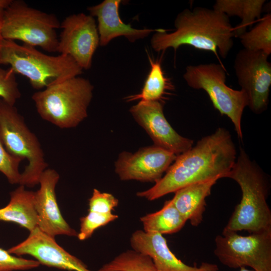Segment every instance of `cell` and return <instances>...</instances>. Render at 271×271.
<instances>
[{"instance_id": "obj_11", "label": "cell", "mask_w": 271, "mask_h": 271, "mask_svg": "<svg viewBox=\"0 0 271 271\" xmlns=\"http://www.w3.org/2000/svg\"><path fill=\"white\" fill-rule=\"evenodd\" d=\"M60 28L62 30L57 52L71 57L82 69H90L93 56L99 45L94 18L84 13L73 14L60 23Z\"/></svg>"}, {"instance_id": "obj_21", "label": "cell", "mask_w": 271, "mask_h": 271, "mask_svg": "<svg viewBox=\"0 0 271 271\" xmlns=\"http://www.w3.org/2000/svg\"><path fill=\"white\" fill-rule=\"evenodd\" d=\"M143 230L162 235L173 234L180 231L187 220L182 215L171 200L166 201L160 210L140 218Z\"/></svg>"}, {"instance_id": "obj_22", "label": "cell", "mask_w": 271, "mask_h": 271, "mask_svg": "<svg viewBox=\"0 0 271 271\" xmlns=\"http://www.w3.org/2000/svg\"><path fill=\"white\" fill-rule=\"evenodd\" d=\"M151 70L140 93L125 98L127 101H162L169 91L174 89L171 80L167 77L162 69L160 60H154L150 56Z\"/></svg>"}, {"instance_id": "obj_13", "label": "cell", "mask_w": 271, "mask_h": 271, "mask_svg": "<svg viewBox=\"0 0 271 271\" xmlns=\"http://www.w3.org/2000/svg\"><path fill=\"white\" fill-rule=\"evenodd\" d=\"M176 157L155 145L141 148L133 154L124 151L115 163V172L121 180L156 182Z\"/></svg>"}, {"instance_id": "obj_8", "label": "cell", "mask_w": 271, "mask_h": 271, "mask_svg": "<svg viewBox=\"0 0 271 271\" xmlns=\"http://www.w3.org/2000/svg\"><path fill=\"white\" fill-rule=\"evenodd\" d=\"M183 78L189 87L207 93L214 108L229 118L238 138L242 140L241 118L247 98L241 89L234 90L226 84L224 67L215 63L189 65Z\"/></svg>"}, {"instance_id": "obj_4", "label": "cell", "mask_w": 271, "mask_h": 271, "mask_svg": "<svg viewBox=\"0 0 271 271\" xmlns=\"http://www.w3.org/2000/svg\"><path fill=\"white\" fill-rule=\"evenodd\" d=\"M1 65H9L15 74L26 77L31 86L38 91L78 76L83 70L69 56L47 55L36 47L4 39L0 41Z\"/></svg>"}, {"instance_id": "obj_24", "label": "cell", "mask_w": 271, "mask_h": 271, "mask_svg": "<svg viewBox=\"0 0 271 271\" xmlns=\"http://www.w3.org/2000/svg\"><path fill=\"white\" fill-rule=\"evenodd\" d=\"M98 271H156L151 258L132 249L125 251Z\"/></svg>"}, {"instance_id": "obj_17", "label": "cell", "mask_w": 271, "mask_h": 271, "mask_svg": "<svg viewBox=\"0 0 271 271\" xmlns=\"http://www.w3.org/2000/svg\"><path fill=\"white\" fill-rule=\"evenodd\" d=\"M120 0H105L88 8L90 15L97 19L99 45L104 46L115 38L124 36L130 42L143 39L157 29H136L121 20L119 15Z\"/></svg>"}, {"instance_id": "obj_23", "label": "cell", "mask_w": 271, "mask_h": 271, "mask_svg": "<svg viewBox=\"0 0 271 271\" xmlns=\"http://www.w3.org/2000/svg\"><path fill=\"white\" fill-rule=\"evenodd\" d=\"M244 49L261 51L267 55L271 53V14L268 13L260 19L249 31L238 37Z\"/></svg>"}, {"instance_id": "obj_3", "label": "cell", "mask_w": 271, "mask_h": 271, "mask_svg": "<svg viewBox=\"0 0 271 271\" xmlns=\"http://www.w3.org/2000/svg\"><path fill=\"white\" fill-rule=\"evenodd\" d=\"M224 178L236 181L242 196L223 230H246L249 234L271 230V211L266 201L269 181L244 150L239 148L235 163Z\"/></svg>"}, {"instance_id": "obj_14", "label": "cell", "mask_w": 271, "mask_h": 271, "mask_svg": "<svg viewBox=\"0 0 271 271\" xmlns=\"http://www.w3.org/2000/svg\"><path fill=\"white\" fill-rule=\"evenodd\" d=\"M54 238L37 227L30 232L25 240L8 251L19 256L30 255L40 264L50 267L70 271H91L81 260L60 246Z\"/></svg>"}, {"instance_id": "obj_32", "label": "cell", "mask_w": 271, "mask_h": 271, "mask_svg": "<svg viewBox=\"0 0 271 271\" xmlns=\"http://www.w3.org/2000/svg\"><path fill=\"white\" fill-rule=\"evenodd\" d=\"M239 271H255V270H249V269H246L245 267H240Z\"/></svg>"}, {"instance_id": "obj_12", "label": "cell", "mask_w": 271, "mask_h": 271, "mask_svg": "<svg viewBox=\"0 0 271 271\" xmlns=\"http://www.w3.org/2000/svg\"><path fill=\"white\" fill-rule=\"evenodd\" d=\"M134 120L148 133L154 145L176 156L189 150L192 140L183 137L172 127L163 112L162 101H140L129 109Z\"/></svg>"}, {"instance_id": "obj_7", "label": "cell", "mask_w": 271, "mask_h": 271, "mask_svg": "<svg viewBox=\"0 0 271 271\" xmlns=\"http://www.w3.org/2000/svg\"><path fill=\"white\" fill-rule=\"evenodd\" d=\"M60 28L55 15L31 7L22 0H11L3 10L1 34L4 39L19 40L49 53L57 52L56 30Z\"/></svg>"}, {"instance_id": "obj_1", "label": "cell", "mask_w": 271, "mask_h": 271, "mask_svg": "<svg viewBox=\"0 0 271 271\" xmlns=\"http://www.w3.org/2000/svg\"><path fill=\"white\" fill-rule=\"evenodd\" d=\"M236 158L229 131L219 127L177 156L165 175L150 189L138 192L137 196L153 201L191 184L224 178Z\"/></svg>"}, {"instance_id": "obj_19", "label": "cell", "mask_w": 271, "mask_h": 271, "mask_svg": "<svg viewBox=\"0 0 271 271\" xmlns=\"http://www.w3.org/2000/svg\"><path fill=\"white\" fill-rule=\"evenodd\" d=\"M0 221L15 223L30 232L38 227V218L35 207V192L20 185L10 193V200L0 208Z\"/></svg>"}, {"instance_id": "obj_15", "label": "cell", "mask_w": 271, "mask_h": 271, "mask_svg": "<svg viewBox=\"0 0 271 271\" xmlns=\"http://www.w3.org/2000/svg\"><path fill=\"white\" fill-rule=\"evenodd\" d=\"M59 175L54 169L47 168L39 179L40 188L35 192V207L38 218V227L48 235L77 236L63 217L57 203L55 189Z\"/></svg>"}, {"instance_id": "obj_25", "label": "cell", "mask_w": 271, "mask_h": 271, "mask_svg": "<svg viewBox=\"0 0 271 271\" xmlns=\"http://www.w3.org/2000/svg\"><path fill=\"white\" fill-rule=\"evenodd\" d=\"M80 218V228L77 234L80 240H84L90 237L94 232L99 227L104 226L118 218V215L112 213L104 214L93 211Z\"/></svg>"}, {"instance_id": "obj_18", "label": "cell", "mask_w": 271, "mask_h": 271, "mask_svg": "<svg viewBox=\"0 0 271 271\" xmlns=\"http://www.w3.org/2000/svg\"><path fill=\"white\" fill-rule=\"evenodd\" d=\"M219 178L191 184L174 192L172 203L191 224L197 226L203 220L206 208V199L210 194L213 186Z\"/></svg>"}, {"instance_id": "obj_5", "label": "cell", "mask_w": 271, "mask_h": 271, "mask_svg": "<svg viewBox=\"0 0 271 271\" xmlns=\"http://www.w3.org/2000/svg\"><path fill=\"white\" fill-rule=\"evenodd\" d=\"M93 88L88 79L76 76L35 92L32 99L43 119L62 129L71 128L87 117Z\"/></svg>"}, {"instance_id": "obj_31", "label": "cell", "mask_w": 271, "mask_h": 271, "mask_svg": "<svg viewBox=\"0 0 271 271\" xmlns=\"http://www.w3.org/2000/svg\"><path fill=\"white\" fill-rule=\"evenodd\" d=\"M3 9L0 8V41L3 39L1 34V25H2V13Z\"/></svg>"}, {"instance_id": "obj_28", "label": "cell", "mask_w": 271, "mask_h": 271, "mask_svg": "<svg viewBox=\"0 0 271 271\" xmlns=\"http://www.w3.org/2000/svg\"><path fill=\"white\" fill-rule=\"evenodd\" d=\"M118 204V200L111 194L101 192L94 189L91 197L89 199L88 211L101 213H112V210Z\"/></svg>"}, {"instance_id": "obj_10", "label": "cell", "mask_w": 271, "mask_h": 271, "mask_svg": "<svg viewBox=\"0 0 271 271\" xmlns=\"http://www.w3.org/2000/svg\"><path fill=\"white\" fill-rule=\"evenodd\" d=\"M268 55L261 51L240 50L234 69L239 85L247 98V106L255 114L266 110L271 85V64Z\"/></svg>"}, {"instance_id": "obj_29", "label": "cell", "mask_w": 271, "mask_h": 271, "mask_svg": "<svg viewBox=\"0 0 271 271\" xmlns=\"http://www.w3.org/2000/svg\"><path fill=\"white\" fill-rule=\"evenodd\" d=\"M40 264L37 260L13 255L8 250L0 248V271L27 270L36 268Z\"/></svg>"}, {"instance_id": "obj_6", "label": "cell", "mask_w": 271, "mask_h": 271, "mask_svg": "<svg viewBox=\"0 0 271 271\" xmlns=\"http://www.w3.org/2000/svg\"><path fill=\"white\" fill-rule=\"evenodd\" d=\"M0 139L12 156L28 161L20 185L33 187L38 184L41 174L48 167L40 143L15 105L1 98Z\"/></svg>"}, {"instance_id": "obj_26", "label": "cell", "mask_w": 271, "mask_h": 271, "mask_svg": "<svg viewBox=\"0 0 271 271\" xmlns=\"http://www.w3.org/2000/svg\"><path fill=\"white\" fill-rule=\"evenodd\" d=\"M15 74L10 67L5 69L0 66V98L13 105L21 96Z\"/></svg>"}, {"instance_id": "obj_2", "label": "cell", "mask_w": 271, "mask_h": 271, "mask_svg": "<svg viewBox=\"0 0 271 271\" xmlns=\"http://www.w3.org/2000/svg\"><path fill=\"white\" fill-rule=\"evenodd\" d=\"M172 33L157 29L151 43L157 51L173 48L176 51L183 45L218 53L225 59L233 46L234 27L229 18L213 9L197 7L185 9L177 16Z\"/></svg>"}, {"instance_id": "obj_30", "label": "cell", "mask_w": 271, "mask_h": 271, "mask_svg": "<svg viewBox=\"0 0 271 271\" xmlns=\"http://www.w3.org/2000/svg\"><path fill=\"white\" fill-rule=\"evenodd\" d=\"M11 0H0V8L5 9L11 3Z\"/></svg>"}, {"instance_id": "obj_27", "label": "cell", "mask_w": 271, "mask_h": 271, "mask_svg": "<svg viewBox=\"0 0 271 271\" xmlns=\"http://www.w3.org/2000/svg\"><path fill=\"white\" fill-rule=\"evenodd\" d=\"M22 161L12 156L5 148L0 139V172L12 184H20L21 173L19 168Z\"/></svg>"}, {"instance_id": "obj_16", "label": "cell", "mask_w": 271, "mask_h": 271, "mask_svg": "<svg viewBox=\"0 0 271 271\" xmlns=\"http://www.w3.org/2000/svg\"><path fill=\"white\" fill-rule=\"evenodd\" d=\"M132 249L149 256L156 271H218L216 264L202 262L197 267L190 266L178 259L170 250L163 235L138 230L130 238Z\"/></svg>"}, {"instance_id": "obj_20", "label": "cell", "mask_w": 271, "mask_h": 271, "mask_svg": "<svg viewBox=\"0 0 271 271\" xmlns=\"http://www.w3.org/2000/svg\"><path fill=\"white\" fill-rule=\"evenodd\" d=\"M265 0H217L213 9L229 18L237 16L241 22L234 28V36L239 37L247 28L260 18Z\"/></svg>"}, {"instance_id": "obj_9", "label": "cell", "mask_w": 271, "mask_h": 271, "mask_svg": "<svg viewBox=\"0 0 271 271\" xmlns=\"http://www.w3.org/2000/svg\"><path fill=\"white\" fill-rule=\"evenodd\" d=\"M223 230L216 236L214 253L232 268L249 266L255 271H271V230L251 233Z\"/></svg>"}]
</instances>
